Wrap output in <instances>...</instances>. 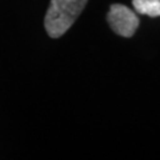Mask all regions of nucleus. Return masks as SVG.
Masks as SVG:
<instances>
[{"mask_svg": "<svg viewBox=\"0 0 160 160\" xmlns=\"http://www.w3.org/2000/svg\"><path fill=\"white\" fill-rule=\"evenodd\" d=\"M88 0H51L46 11L44 26L51 38H58L68 31L84 10Z\"/></svg>", "mask_w": 160, "mask_h": 160, "instance_id": "f257e3e1", "label": "nucleus"}, {"mask_svg": "<svg viewBox=\"0 0 160 160\" xmlns=\"http://www.w3.org/2000/svg\"><path fill=\"white\" fill-rule=\"evenodd\" d=\"M110 29L122 37H132L139 28V18L129 7L122 4H112L107 14Z\"/></svg>", "mask_w": 160, "mask_h": 160, "instance_id": "f03ea898", "label": "nucleus"}, {"mask_svg": "<svg viewBox=\"0 0 160 160\" xmlns=\"http://www.w3.org/2000/svg\"><path fill=\"white\" fill-rule=\"evenodd\" d=\"M135 11L149 17H160V0H133Z\"/></svg>", "mask_w": 160, "mask_h": 160, "instance_id": "7ed1b4c3", "label": "nucleus"}]
</instances>
